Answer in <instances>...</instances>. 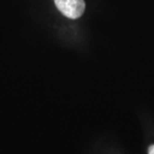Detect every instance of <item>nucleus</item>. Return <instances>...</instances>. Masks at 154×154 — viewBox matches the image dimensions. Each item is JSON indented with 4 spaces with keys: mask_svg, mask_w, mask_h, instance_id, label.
Returning a JSON list of instances; mask_svg holds the SVG:
<instances>
[{
    "mask_svg": "<svg viewBox=\"0 0 154 154\" xmlns=\"http://www.w3.org/2000/svg\"><path fill=\"white\" fill-rule=\"evenodd\" d=\"M148 154H154V145L151 146L148 149Z\"/></svg>",
    "mask_w": 154,
    "mask_h": 154,
    "instance_id": "nucleus-2",
    "label": "nucleus"
},
{
    "mask_svg": "<svg viewBox=\"0 0 154 154\" xmlns=\"http://www.w3.org/2000/svg\"><path fill=\"white\" fill-rule=\"evenodd\" d=\"M57 9L70 19L82 17L85 11L84 0H54Z\"/></svg>",
    "mask_w": 154,
    "mask_h": 154,
    "instance_id": "nucleus-1",
    "label": "nucleus"
}]
</instances>
